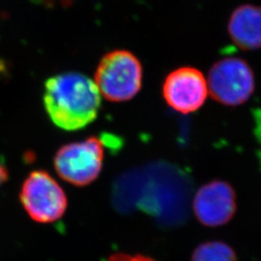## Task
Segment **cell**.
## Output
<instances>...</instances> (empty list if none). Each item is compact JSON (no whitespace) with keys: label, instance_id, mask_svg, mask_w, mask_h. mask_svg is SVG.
<instances>
[{"label":"cell","instance_id":"1","mask_svg":"<svg viewBox=\"0 0 261 261\" xmlns=\"http://www.w3.org/2000/svg\"><path fill=\"white\" fill-rule=\"evenodd\" d=\"M137 206L164 227L184 224L189 217L193 184L179 168L168 163H154L134 169Z\"/></svg>","mask_w":261,"mask_h":261},{"label":"cell","instance_id":"2","mask_svg":"<svg viewBox=\"0 0 261 261\" xmlns=\"http://www.w3.org/2000/svg\"><path fill=\"white\" fill-rule=\"evenodd\" d=\"M44 105L50 120L62 130H81L97 118L101 96L89 77L75 72L54 75L45 84Z\"/></svg>","mask_w":261,"mask_h":261},{"label":"cell","instance_id":"3","mask_svg":"<svg viewBox=\"0 0 261 261\" xmlns=\"http://www.w3.org/2000/svg\"><path fill=\"white\" fill-rule=\"evenodd\" d=\"M99 92L111 102H125L140 92L142 67L137 56L117 49L103 56L95 73Z\"/></svg>","mask_w":261,"mask_h":261},{"label":"cell","instance_id":"4","mask_svg":"<svg viewBox=\"0 0 261 261\" xmlns=\"http://www.w3.org/2000/svg\"><path fill=\"white\" fill-rule=\"evenodd\" d=\"M207 84L215 101L225 107H238L252 97L255 80L251 66L244 59L227 57L211 67Z\"/></svg>","mask_w":261,"mask_h":261},{"label":"cell","instance_id":"5","mask_svg":"<svg viewBox=\"0 0 261 261\" xmlns=\"http://www.w3.org/2000/svg\"><path fill=\"white\" fill-rule=\"evenodd\" d=\"M103 160V141L90 137L59 148L55 157V168L58 175L68 183L86 186L101 173Z\"/></svg>","mask_w":261,"mask_h":261},{"label":"cell","instance_id":"6","mask_svg":"<svg viewBox=\"0 0 261 261\" xmlns=\"http://www.w3.org/2000/svg\"><path fill=\"white\" fill-rule=\"evenodd\" d=\"M19 197L30 218L38 223L56 222L64 215L67 208L64 191L44 170H35L28 175Z\"/></svg>","mask_w":261,"mask_h":261},{"label":"cell","instance_id":"7","mask_svg":"<svg viewBox=\"0 0 261 261\" xmlns=\"http://www.w3.org/2000/svg\"><path fill=\"white\" fill-rule=\"evenodd\" d=\"M205 76L196 68L182 67L167 76L163 85V96L174 111L183 114L199 110L208 96Z\"/></svg>","mask_w":261,"mask_h":261},{"label":"cell","instance_id":"8","mask_svg":"<svg viewBox=\"0 0 261 261\" xmlns=\"http://www.w3.org/2000/svg\"><path fill=\"white\" fill-rule=\"evenodd\" d=\"M197 220L207 226H220L228 223L236 210L232 187L216 180L198 189L193 201Z\"/></svg>","mask_w":261,"mask_h":261},{"label":"cell","instance_id":"9","mask_svg":"<svg viewBox=\"0 0 261 261\" xmlns=\"http://www.w3.org/2000/svg\"><path fill=\"white\" fill-rule=\"evenodd\" d=\"M227 31L235 46L244 50L261 48V6L244 4L234 10Z\"/></svg>","mask_w":261,"mask_h":261},{"label":"cell","instance_id":"10","mask_svg":"<svg viewBox=\"0 0 261 261\" xmlns=\"http://www.w3.org/2000/svg\"><path fill=\"white\" fill-rule=\"evenodd\" d=\"M192 261H237V259L235 252L228 245L212 241L198 246L193 254Z\"/></svg>","mask_w":261,"mask_h":261},{"label":"cell","instance_id":"11","mask_svg":"<svg viewBox=\"0 0 261 261\" xmlns=\"http://www.w3.org/2000/svg\"><path fill=\"white\" fill-rule=\"evenodd\" d=\"M109 261H154L149 257L142 255H129V254H114Z\"/></svg>","mask_w":261,"mask_h":261},{"label":"cell","instance_id":"12","mask_svg":"<svg viewBox=\"0 0 261 261\" xmlns=\"http://www.w3.org/2000/svg\"><path fill=\"white\" fill-rule=\"evenodd\" d=\"M9 176V173H8V170L6 167L0 162V186L7 181Z\"/></svg>","mask_w":261,"mask_h":261},{"label":"cell","instance_id":"13","mask_svg":"<svg viewBox=\"0 0 261 261\" xmlns=\"http://www.w3.org/2000/svg\"><path fill=\"white\" fill-rule=\"evenodd\" d=\"M255 120H256V128H255V130H256V137L258 138V140L260 141L261 143V112H256V114H255Z\"/></svg>","mask_w":261,"mask_h":261}]
</instances>
